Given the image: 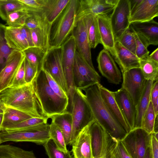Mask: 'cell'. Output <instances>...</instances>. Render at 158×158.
<instances>
[{
	"mask_svg": "<svg viewBox=\"0 0 158 158\" xmlns=\"http://www.w3.org/2000/svg\"><path fill=\"white\" fill-rule=\"evenodd\" d=\"M5 26L0 24V73L5 67L9 56L14 50L6 43L4 35Z\"/></svg>",
	"mask_w": 158,
	"mask_h": 158,
	"instance_id": "obj_39",
	"label": "cell"
},
{
	"mask_svg": "<svg viewBox=\"0 0 158 158\" xmlns=\"http://www.w3.org/2000/svg\"><path fill=\"white\" fill-rule=\"evenodd\" d=\"M30 15L26 9L19 10L9 14L6 21L8 26L15 28H20L25 25L26 20Z\"/></svg>",
	"mask_w": 158,
	"mask_h": 158,
	"instance_id": "obj_36",
	"label": "cell"
},
{
	"mask_svg": "<svg viewBox=\"0 0 158 158\" xmlns=\"http://www.w3.org/2000/svg\"><path fill=\"white\" fill-rule=\"evenodd\" d=\"M50 118L61 131L66 145L69 144L72 124L70 112L67 111L63 113L53 115Z\"/></svg>",
	"mask_w": 158,
	"mask_h": 158,
	"instance_id": "obj_29",
	"label": "cell"
},
{
	"mask_svg": "<svg viewBox=\"0 0 158 158\" xmlns=\"http://www.w3.org/2000/svg\"><path fill=\"white\" fill-rule=\"evenodd\" d=\"M24 58L21 52L14 50L10 54L5 67L0 73V92L10 86Z\"/></svg>",
	"mask_w": 158,
	"mask_h": 158,
	"instance_id": "obj_19",
	"label": "cell"
},
{
	"mask_svg": "<svg viewBox=\"0 0 158 158\" xmlns=\"http://www.w3.org/2000/svg\"><path fill=\"white\" fill-rule=\"evenodd\" d=\"M130 23L153 19L158 15V0H129Z\"/></svg>",
	"mask_w": 158,
	"mask_h": 158,
	"instance_id": "obj_14",
	"label": "cell"
},
{
	"mask_svg": "<svg viewBox=\"0 0 158 158\" xmlns=\"http://www.w3.org/2000/svg\"><path fill=\"white\" fill-rule=\"evenodd\" d=\"M62 49V61L64 71L69 90V103L72 105L75 91L73 71L76 51L74 38L71 35L61 46Z\"/></svg>",
	"mask_w": 158,
	"mask_h": 158,
	"instance_id": "obj_12",
	"label": "cell"
},
{
	"mask_svg": "<svg viewBox=\"0 0 158 158\" xmlns=\"http://www.w3.org/2000/svg\"><path fill=\"white\" fill-rule=\"evenodd\" d=\"M97 60L100 72L109 82L117 85L121 82V72L108 51L104 48L98 54Z\"/></svg>",
	"mask_w": 158,
	"mask_h": 158,
	"instance_id": "obj_16",
	"label": "cell"
},
{
	"mask_svg": "<svg viewBox=\"0 0 158 158\" xmlns=\"http://www.w3.org/2000/svg\"><path fill=\"white\" fill-rule=\"evenodd\" d=\"M131 28L134 33L135 40V55L139 59L147 58L149 53L147 48L149 45L144 38Z\"/></svg>",
	"mask_w": 158,
	"mask_h": 158,
	"instance_id": "obj_41",
	"label": "cell"
},
{
	"mask_svg": "<svg viewBox=\"0 0 158 158\" xmlns=\"http://www.w3.org/2000/svg\"><path fill=\"white\" fill-rule=\"evenodd\" d=\"M28 8L19 0H0V17L6 21L9 14L23 9L27 10Z\"/></svg>",
	"mask_w": 158,
	"mask_h": 158,
	"instance_id": "obj_34",
	"label": "cell"
},
{
	"mask_svg": "<svg viewBox=\"0 0 158 158\" xmlns=\"http://www.w3.org/2000/svg\"><path fill=\"white\" fill-rule=\"evenodd\" d=\"M151 134L150 148L152 158H158V140L154 133Z\"/></svg>",
	"mask_w": 158,
	"mask_h": 158,
	"instance_id": "obj_49",
	"label": "cell"
},
{
	"mask_svg": "<svg viewBox=\"0 0 158 158\" xmlns=\"http://www.w3.org/2000/svg\"><path fill=\"white\" fill-rule=\"evenodd\" d=\"M130 14L129 0H118L112 13L109 15L115 41L129 27Z\"/></svg>",
	"mask_w": 158,
	"mask_h": 158,
	"instance_id": "obj_13",
	"label": "cell"
},
{
	"mask_svg": "<svg viewBox=\"0 0 158 158\" xmlns=\"http://www.w3.org/2000/svg\"><path fill=\"white\" fill-rule=\"evenodd\" d=\"M122 74L123 81L121 88L128 93L136 107L146 80L139 68L131 69Z\"/></svg>",
	"mask_w": 158,
	"mask_h": 158,
	"instance_id": "obj_15",
	"label": "cell"
},
{
	"mask_svg": "<svg viewBox=\"0 0 158 158\" xmlns=\"http://www.w3.org/2000/svg\"><path fill=\"white\" fill-rule=\"evenodd\" d=\"M121 113L126 123L132 130L135 127L136 110L131 97L123 88L112 91Z\"/></svg>",
	"mask_w": 158,
	"mask_h": 158,
	"instance_id": "obj_18",
	"label": "cell"
},
{
	"mask_svg": "<svg viewBox=\"0 0 158 158\" xmlns=\"http://www.w3.org/2000/svg\"><path fill=\"white\" fill-rule=\"evenodd\" d=\"M144 158H152L149 147L146 150Z\"/></svg>",
	"mask_w": 158,
	"mask_h": 158,
	"instance_id": "obj_53",
	"label": "cell"
},
{
	"mask_svg": "<svg viewBox=\"0 0 158 158\" xmlns=\"http://www.w3.org/2000/svg\"><path fill=\"white\" fill-rule=\"evenodd\" d=\"M73 81L74 87L81 90L100 83L101 77L76 50L73 66Z\"/></svg>",
	"mask_w": 158,
	"mask_h": 158,
	"instance_id": "obj_9",
	"label": "cell"
},
{
	"mask_svg": "<svg viewBox=\"0 0 158 158\" xmlns=\"http://www.w3.org/2000/svg\"><path fill=\"white\" fill-rule=\"evenodd\" d=\"M87 21L88 35L91 48H95L101 44L97 16L90 15L86 18Z\"/></svg>",
	"mask_w": 158,
	"mask_h": 158,
	"instance_id": "obj_32",
	"label": "cell"
},
{
	"mask_svg": "<svg viewBox=\"0 0 158 158\" xmlns=\"http://www.w3.org/2000/svg\"><path fill=\"white\" fill-rule=\"evenodd\" d=\"M32 82L35 96L46 117L49 118L67 111L69 100L60 97L54 92L43 70L37 73Z\"/></svg>",
	"mask_w": 158,
	"mask_h": 158,
	"instance_id": "obj_3",
	"label": "cell"
},
{
	"mask_svg": "<svg viewBox=\"0 0 158 158\" xmlns=\"http://www.w3.org/2000/svg\"><path fill=\"white\" fill-rule=\"evenodd\" d=\"M77 0H70L52 24L50 31V47L61 46L70 36L75 26Z\"/></svg>",
	"mask_w": 158,
	"mask_h": 158,
	"instance_id": "obj_4",
	"label": "cell"
},
{
	"mask_svg": "<svg viewBox=\"0 0 158 158\" xmlns=\"http://www.w3.org/2000/svg\"><path fill=\"white\" fill-rule=\"evenodd\" d=\"M3 114H0V131H1L2 125L3 121Z\"/></svg>",
	"mask_w": 158,
	"mask_h": 158,
	"instance_id": "obj_54",
	"label": "cell"
},
{
	"mask_svg": "<svg viewBox=\"0 0 158 158\" xmlns=\"http://www.w3.org/2000/svg\"><path fill=\"white\" fill-rule=\"evenodd\" d=\"M71 35L74 38L76 50L89 65L95 69L92 60L91 48L88 38L86 19L79 21L76 23Z\"/></svg>",
	"mask_w": 158,
	"mask_h": 158,
	"instance_id": "obj_17",
	"label": "cell"
},
{
	"mask_svg": "<svg viewBox=\"0 0 158 158\" xmlns=\"http://www.w3.org/2000/svg\"><path fill=\"white\" fill-rule=\"evenodd\" d=\"M154 81H146L144 88L136 106V114L135 127H141L143 114L150 102V93Z\"/></svg>",
	"mask_w": 158,
	"mask_h": 158,
	"instance_id": "obj_27",
	"label": "cell"
},
{
	"mask_svg": "<svg viewBox=\"0 0 158 158\" xmlns=\"http://www.w3.org/2000/svg\"><path fill=\"white\" fill-rule=\"evenodd\" d=\"M101 44L113 56L115 53V40L108 15H97Z\"/></svg>",
	"mask_w": 158,
	"mask_h": 158,
	"instance_id": "obj_22",
	"label": "cell"
},
{
	"mask_svg": "<svg viewBox=\"0 0 158 158\" xmlns=\"http://www.w3.org/2000/svg\"><path fill=\"white\" fill-rule=\"evenodd\" d=\"M44 72L48 85L54 92L60 97L69 100L68 95L60 86L48 73Z\"/></svg>",
	"mask_w": 158,
	"mask_h": 158,
	"instance_id": "obj_44",
	"label": "cell"
},
{
	"mask_svg": "<svg viewBox=\"0 0 158 158\" xmlns=\"http://www.w3.org/2000/svg\"><path fill=\"white\" fill-rule=\"evenodd\" d=\"M49 134L51 139L53 141L59 150L65 153L68 152L61 131L52 122L49 124Z\"/></svg>",
	"mask_w": 158,
	"mask_h": 158,
	"instance_id": "obj_37",
	"label": "cell"
},
{
	"mask_svg": "<svg viewBox=\"0 0 158 158\" xmlns=\"http://www.w3.org/2000/svg\"><path fill=\"white\" fill-rule=\"evenodd\" d=\"M91 123L80 131L72 145L74 158H94L89 130Z\"/></svg>",
	"mask_w": 158,
	"mask_h": 158,
	"instance_id": "obj_20",
	"label": "cell"
},
{
	"mask_svg": "<svg viewBox=\"0 0 158 158\" xmlns=\"http://www.w3.org/2000/svg\"><path fill=\"white\" fill-rule=\"evenodd\" d=\"M21 31L27 41L29 47L34 46L33 44L30 30L24 26L20 28Z\"/></svg>",
	"mask_w": 158,
	"mask_h": 158,
	"instance_id": "obj_50",
	"label": "cell"
},
{
	"mask_svg": "<svg viewBox=\"0 0 158 158\" xmlns=\"http://www.w3.org/2000/svg\"><path fill=\"white\" fill-rule=\"evenodd\" d=\"M32 117H34L27 113L6 107L3 114L1 130L4 131L8 128Z\"/></svg>",
	"mask_w": 158,
	"mask_h": 158,
	"instance_id": "obj_28",
	"label": "cell"
},
{
	"mask_svg": "<svg viewBox=\"0 0 158 158\" xmlns=\"http://www.w3.org/2000/svg\"><path fill=\"white\" fill-rule=\"evenodd\" d=\"M70 110L72 124L69 144L72 145L80 131L95 119L84 93L78 88H75Z\"/></svg>",
	"mask_w": 158,
	"mask_h": 158,
	"instance_id": "obj_5",
	"label": "cell"
},
{
	"mask_svg": "<svg viewBox=\"0 0 158 158\" xmlns=\"http://www.w3.org/2000/svg\"><path fill=\"white\" fill-rule=\"evenodd\" d=\"M4 38L8 46L13 50L22 52L29 47L22 33L20 28H15L5 26Z\"/></svg>",
	"mask_w": 158,
	"mask_h": 158,
	"instance_id": "obj_25",
	"label": "cell"
},
{
	"mask_svg": "<svg viewBox=\"0 0 158 158\" xmlns=\"http://www.w3.org/2000/svg\"><path fill=\"white\" fill-rule=\"evenodd\" d=\"M139 68L146 81L154 82L158 80V63L148 58L139 59Z\"/></svg>",
	"mask_w": 158,
	"mask_h": 158,
	"instance_id": "obj_33",
	"label": "cell"
},
{
	"mask_svg": "<svg viewBox=\"0 0 158 158\" xmlns=\"http://www.w3.org/2000/svg\"><path fill=\"white\" fill-rule=\"evenodd\" d=\"M0 100L7 107L34 117H46L35 96L32 82L18 87H8L0 92Z\"/></svg>",
	"mask_w": 158,
	"mask_h": 158,
	"instance_id": "obj_2",
	"label": "cell"
},
{
	"mask_svg": "<svg viewBox=\"0 0 158 158\" xmlns=\"http://www.w3.org/2000/svg\"><path fill=\"white\" fill-rule=\"evenodd\" d=\"M76 23L90 15H108L118 0H77Z\"/></svg>",
	"mask_w": 158,
	"mask_h": 158,
	"instance_id": "obj_11",
	"label": "cell"
},
{
	"mask_svg": "<svg viewBox=\"0 0 158 158\" xmlns=\"http://www.w3.org/2000/svg\"><path fill=\"white\" fill-rule=\"evenodd\" d=\"M94 158H107L118 140L113 137L95 120L89 127Z\"/></svg>",
	"mask_w": 158,
	"mask_h": 158,
	"instance_id": "obj_6",
	"label": "cell"
},
{
	"mask_svg": "<svg viewBox=\"0 0 158 158\" xmlns=\"http://www.w3.org/2000/svg\"><path fill=\"white\" fill-rule=\"evenodd\" d=\"M117 40L124 47L135 55V40L134 33L130 26Z\"/></svg>",
	"mask_w": 158,
	"mask_h": 158,
	"instance_id": "obj_40",
	"label": "cell"
},
{
	"mask_svg": "<svg viewBox=\"0 0 158 158\" xmlns=\"http://www.w3.org/2000/svg\"><path fill=\"white\" fill-rule=\"evenodd\" d=\"M19 0L31 9V10L29 12H41L46 2V0Z\"/></svg>",
	"mask_w": 158,
	"mask_h": 158,
	"instance_id": "obj_46",
	"label": "cell"
},
{
	"mask_svg": "<svg viewBox=\"0 0 158 158\" xmlns=\"http://www.w3.org/2000/svg\"><path fill=\"white\" fill-rule=\"evenodd\" d=\"M114 50L115 53L113 56L122 73L132 69L139 68V59L117 40L115 42Z\"/></svg>",
	"mask_w": 158,
	"mask_h": 158,
	"instance_id": "obj_21",
	"label": "cell"
},
{
	"mask_svg": "<svg viewBox=\"0 0 158 158\" xmlns=\"http://www.w3.org/2000/svg\"><path fill=\"white\" fill-rule=\"evenodd\" d=\"M49 124L40 125L35 128L26 130L0 132V143L8 141L31 142L43 145L51 140L49 134Z\"/></svg>",
	"mask_w": 158,
	"mask_h": 158,
	"instance_id": "obj_8",
	"label": "cell"
},
{
	"mask_svg": "<svg viewBox=\"0 0 158 158\" xmlns=\"http://www.w3.org/2000/svg\"><path fill=\"white\" fill-rule=\"evenodd\" d=\"M24 58L25 57L16 72L11 84L9 87L17 88L23 86L27 84L25 79Z\"/></svg>",
	"mask_w": 158,
	"mask_h": 158,
	"instance_id": "obj_43",
	"label": "cell"
},
{
	"mask_svg": "<svg viewBox=\"0 0 158 158\" xmlns=\"http://www.w3.org/2000/svg\"><path fill=\"white\" fill-rule=\"evenodd\" d=\"M89 104L95 120L113 137L121 140L127 132L103 101L98 84L81 90Z\"/></svg>",
	"mask_w": 158,
	"mask_h": 158,
	"instance_id": "obj_1",
	"label": "cell"
},
{
	"mask_svg": "<svg viewBox=\"0 0 158 158\" xmlns=\"http://www.w3.org/2000/svg\"><path fill=\"white\" fill-rule=\"evenodd\" d=\"M24 73L25 79L26 84L31 83L37 73V72L25 57Z\"/></svg>",
	"mask_w": 158,
	"mask_h": 158,
	"instance_id": "obj_47",
	"label": "cell"
},
{
	"mask_svg": "<svg viewBox=\"0 0 158 158\" xmlns=\"http://www.w3.org/2000/svg\"><path fill=\"white\" fill-rule=\"evenodd\" d=\"M107 158H131L123 145L118 140L115 146Z\"/></svg>",
	"mask_w": 158,
	"mask_h": 158,
	"instance_id": "obj_45",
	"label": "cell"
},
{
	"mask_svg": "<svg viewBox=\"0 0 158 158\" xmlns=\"http://www.w3.org/2000/svg\"><path fill=\"white\" fill-rule=\"evenodd\" d=\"M1 102V101L0 100V102Z\"/></svg>",
	"mask_w": 158,
	"mask_h": 158,
	"instance_id": "obj_55",
	"label": "cell"
},
{
	"mask_svg": "<svg viewBox=\"0 0 158 158\" xmlns=\"http://www.w3.org/2000/svg\"><path fill=\"white\" fill-rule=\"evenodd\" d=\"M149 59L158 63V48H157L147 57Z\"/></svg>",
	"mask_w": 158,
	"mask_h": 158,
	"instance_id": "obj_51",
	"label": "cell"
},
{
	"mask_svg": "<svg viewBox=\"0 0 158 158\" xmlns=\"http://www.w3.org/2000/svg\"><path fill=\"white\" fill-rule=\"evenodd\" d=\"M0 158H37L32 151H28L10 144L0 145Z\"/></svg>",
	"mask_w": 158,
	"mask_h": 158,
	"instance_id": "obj_30",
	"label": "cell"
},
{
	"mask_svg": "<svg viewBox=\"0 0 158 158\" xmlns=\"http://www.w3.org/2000/svg\"><path fill=\"white\" fill-rule=\"evenodd\" d=\"M70 0H46L41 12L47 23L51 25Z\"/></svg>",
	"mask_w": 158,
	"mask_h": 158,
	"instance_id": "obj_26",
	"label": "cell"
},
{
	"mask_svg": "<svg viewBox=\"0 0 158 158\" xmlns=\"http://www.w3.org/2000/svg\"><path fill=\"white\" fill-rule=\"evenodd\" d=\"M42 69L48 73L68 96V87L63 64L61 46L50 47L48 49L44 58Z\"/></svg>",
	"mask_w": 158,
	"mask_h": 158,
	"instance_id": "obj_7",
	"label": "cell"
},
{
	"mask_svg": "<svg viewBox=\"0 0 158 158\" xmlns=\"http://www.w3.org/2000/svg\"><path fill=\"white\" fill-rule=\"evenodd\" d=\"M22 52L25 57L37 73L42 70V63L46 54L43 49L35 46L31 47Z\"/></svg>",
	"mask_w": 158,
	"mask_h": 158,
	"instance_id": "obj_31",
	"label": "cell"
},
{
	"mask_svg": "<svg viewBox=\"0 0 158 158\" xmlns=\"http://www.w3.org/2000/svg\"><path fill=\"white\" fill-rule=\"evenodd\" d=\"M150 101L152 102L156 116L158 115V80L154 82L151 89Z\"/></svg>",
	"mask_w": 158,
	"mask_h": 158,
	"instance_id": "obj_48",
	"label": "cell"
},
{
	"mask_svg": "<svg viewBox=\"0 0 158 158\" xmlns=\"http://www.w3.org/2000/svg\"><path fill=\"white\" fill-rule=\"evenodd\" d=\"M156 117L152 104L150 101L143 116L141 127L149 134L154 133V126Z\"/></svg>",
	"mask_w": 158,
	"mask_h": 158,
	"instance_id": "obj_38",
	"label": "cell"
},
{
	"mask_svg": "<svg viewBox=\"0 0 158 158\" xmlns=\"http://www.w3.org/2000/svg\"><path fill=\"white\" fill-rule=\"evenodd\" d=\"M130 26L144 38L149 45L158 44V23L154 19L131 23Z\"/></svg>",
	"mask_w": 158,
	"mask_h": 158,
	"instance_id": "obj_23",
	"label": "cell"
},
{
	"mask_svg": "<svg viewBox=\"0 0 158 158\" xmlns=\"http://www.w3.org/2000/svg\"><path fill=\"white\" fill-rule=\"evenodd\" d=\"M43 145L49 158H73L70 151L65 153L59 150L51 139Z\"/></svg>",
	"mask_w": 158,
	"mask_h": 158,
	"instance_id": "obj_42",
	"label": "cell"
},
{
	"mask_svg": "<svg viewBox=\"0 0 158 158\" xmlns=\"http://www.w3.org/2000/svg\"><path fill=\"white\" fill-rule=\"evenodd\" d=\"M6 107L3 102H0V114H4Z\"/></svg>",
	"mask_w": 158,
	"mask_h": 158,
	"instance_id": "obj_52",
	"label": "cell"
},
{
	"mask_svg": "<svg viewBox=\"0 0 158 158\" xmlns=\"http://www.w3.org/2000/svg\"></svg>",
	"mask_w": 158,
	"mask_h": 158,
	"instance_id": "obj_56",
	"label": "cell"
},
{
	"mask_svg": "<svg viewBox=\"0 0 158 158\" xmlns=\"http://www.w3.org/2000/svg\"><path fill=\"white\" fill-rule=\"evenodd\" d=\"M48 118L46 117H32L8 128L4 131H13L32 129L40 125L47 123Z\"/></svg>",
	"mask_w": 158,
	"mask_h": 158,
	"instance_id": "obj_35",
	"label": "cell"
},
{
	"mask_svg": "<svg viewBox=\"0 0 158 158\" xmlns=\"http://www.w3.org/2000/svg\"><path fill=\"white\" fill-rule=\"evenodd\" d=\"M150 140L151 134L138 127L131 130L121 141L131 158H144Z\"/></svg>",
	"mask_w": 158,
	"mask_h": 158,
	"instance_id": "obj_10",
	"label": "cell"
},
{
	"mask_svg": "<svg viewBox=\"0 0 158 158\" xmlns=\"http://www.w3.org/2000/svg\"><path fill=\"white\" fill-rule=\"evenodd\" d=\"M101 97L112 114L120 123L127 134L131 130L124 119L112 93V91L98 84Z\"/></svg>",
	"mask_w": 158,
	"mask_h": 158,
	"instance_id": "obj_24",
	"label": "cell"
}]
</instances>
